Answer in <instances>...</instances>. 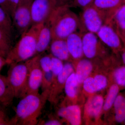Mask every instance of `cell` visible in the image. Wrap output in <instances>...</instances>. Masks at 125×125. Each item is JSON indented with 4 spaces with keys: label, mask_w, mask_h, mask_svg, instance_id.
I'll return each instance as SVG.
<instances>
[{
    "label": "cell",
    "mask_w": 125,
    "mask_h": 125,
    "mask_svg": "<svg viewBox=\"0 0 125 125\" xmlns=\"http://www.w3.org/2000/svg\"><path fill=\"white\" fill-rule=\"evenodd\" d=\"M107 79L103 75H97L93 78L94 88L96 92L105 89L107 86Z\"/></svg>",
    "instance_id": "4316f807"
},
{
    "label": "cell",
    "mask_w": 125,
    "mask_h": 125,
    "mask_svg": "<svg viewBox=\"0 0 125 125\" xmlns=\"http://www.w3.org/2000/svg\"><path fill=\"white\" fill-rule=\"evenodd\" d=\"M12 39L0 30V56L5 58L11 48Z\"/></svg>",
    "instance_id": "7402d4cb"
},
{
    "label": "cell",
    "mask_w": 125,
    "mask_h": 125,
    "mask_svg": "<svg viewBox=\"0 0 125 125\" xmlns=\"http://www.w3.org/2000/svg\"><path fill=\"white\" fill-rule=\"evenodd\" d=\"M64 65V64L62 61L52 56L51 71L53 78L52 84L62 70Z\"/></svg>",
    "instance_id": "d4e9b609"
},
{
    "label": "cell",
    "mask_w": 125,
    "mask_h": 125,
    "mask_svg": "<svg viewBox=\"0 0 125 125\" xmlns=\"http://www.w3.org/2000/svg\"><path fill=\"white\" fill-rule=\"evenodd\" d=\"M32 2H19L12 17L14 29L21 36L32 25L31 7Z\"/></svg>",
    "instance_id": "52a82bcc"
},
{
    "label": "cell",
    "mask_w": 125,
    "mask_h": 125,
    "mask_svg": "<svg viewBox=\"0 0 125 125\" xmlns=\"http://www.w3.org/2000/svg\"><path fill=\"white\" fill-rule=\"evenodd\" d=\"M114 80L119 87H125V66L117 68L113 73Z\"/></svg>",
    "instance_id": "484cf974"
},
{
    "label": "cell",
    "mask_w": 125,
    "mask_h": 125,
    "mask_svg": "<svg viewBox=\"0 0 125 125\" xmlns=\"http://www.w3.org/2000/svg\"><path fill=\"white\" fill-rule=\"evenodd\" d=\"M41 125H62L61 122L58 120L51 119L43 122Z\"/></svg>",
    "instance_id": "836d02e7"
},
{
    "label": "cell",
    "mask_w": 125,
    "mask_h": 125,
    "mask_svg": "<svg viewBox=\"0 0 125 125\" xmlns=\"http://www.w3.org/2000/svg\"><path fill=\"white\" fill-rule=\"evenodd\" d=\"M13 92L6 76L0 74V104L5 106L11 104L14 98Z\"/></svg>",
    "instance_id": "2e32d148"
},
{
    "label": "cell",
    "mask_w": 125,
    "mask_h": 125,
    "mask_svg": "<svg viewBox=\"0 0 125 125\" xmlns=\"http://www.w3.org/2000/svg\"><path fill=\"white\" fill-rule=\"evenodd\" d=\"M59 3L58 0H33L31 7L32 25L45 22Z\"/></svg>",
    "instance_id": "8992f818"
},
{
    "label": "cell",
    "mask_w": 125,
    "mask_h": 125,
    "mask_svg": "<svg viewBox=\"0 0 125 125\" xmlns=\"http://www.w3.org/2000/svg\"><path fill=\"white\" fill-rule=\"evenodd\" d=\"M96 34L103 42L111 48H117L120 45L118 35L108 25H103Z\"/></svg>",
    "instance_id": "8fae6325"
},
{
    "label": "cell",
    "mask_w": 125,
    "mask_h": 125,
    "mask_svg": "<svg viewBox=\"0 0 125 125\" xmlns=\"http://www.w3.org/2000/svg\"><path fill=\"white\" fill-rule=\"evenodd\" d=\"M93 69L92 62L88 59H82L78 62L75 73L79 84L83 83L85 79L89 77Z\"/></svg>",
    "instance_id": "e0dca14e"
},
{
    "label": "cell",
    "mask_w": 125,
    "mask_h": 125,
    "mask_svg": "<svg viewBox=\"0 0 125 125\" xmlns=\"http://www.w3.org/2000/svg\"><path fill=\"white\" fill-rule=\"evenodd\" d=\"M120 1L121 0H94L92 5L100 12L116 7Z\"/></svg>",
    "instance_id": "603a6c76"
},
{
    "label": "cell",
    "mask_w": 125,
    "mask_h": 125,
    "mask_svg": "<svg viewBox=\"0 0 125 125\" xmlns=\"http://www.w3.org/2000/svg\"><path fill=\"white\" fill-rule=\"evenodd\" d=\"M94 0H74V4L80 7L85 8L93 5Z\"/></svg>",
    "instance_id": "1f68e13d"
},
{
    "label": "cell",
    "mask_w": 125,
    "mask_h": 125,
    "mask_svg": "<svg viewBox=\"0 0 125 125\" xmlns=\"http://www.w3.org/2000/svg\"><path fill=\"white\" fill-rule=\"evenodd\" d=\"M123 123H124V124L125 125V120H124V122H123Z\"/></svg>",
    "instance_id": "f35d334b"
},
{
    "label": "cell",
    "mask_w": 125,
    "mask_h": 125,
    "mask_svg": "<svg viewBox=\"0 0 125 125\" xmlns=\"http://www.w3.org/2000/svg\"><path fill=\"white\" fill-rule=\"evenodd\" d=\"M11 18L0 7V30L12 39L14 28Z\"/></svg>",
    "instance_id": "ac0fdd59"
},
{
    "label": "cell",
    "mask_w": 125,
    "mask_h": 125,
    "mask_svg": "<svg viewBox=\"0 0 125 125\" xmlns=\"http://www.w3.org/2000/svg\"><path fill=\"white\" fill-rule=\"evenodd\" d=\"M1 108H0V109H1Z\"/></svg>",
    "instance_id": "ab89813d"
},
{
    "label": "cell",
    "mask_w": 125,
    "mask_h": 125,
    "mask_svg": "<svg viewBox=\"0 0 125 125\" xmlns=\"http://www.w3.org/2000/svg\"><path fill=\"white\" fill-rule=\"evenodd\" d=\"M52 23V39H66L75 32L78 27V18L66 5L57 6L50 16Z\"/></svg>",
    "instance_id": "3957f363"
},
{
    "label": "cell",
    "mask_w": 125,
    "mask_h": 125,
    "mask_svg": "<svg viewBox=\"0 0 125 125\" xmlns=\"http://www.w3.org/2000/svg\"><path fill=\"white\" fill-rule=\"evenodd\" d=\"M116 18L121 28L125 30V5L120 8L117 11Z\"/></svg>",
    "instance_id": "f546056e"
},
{
    "label": "cell",
    "mask_w": 125,
    "mask_h": 125,
    "mask_svg": "<svg viewBox=\"0 0 125 125\" xmlns=\"http://www.w3.org/2000/svg\"><path fill=\"white\" fill-rule=\"evenodd\" d=\"M83 83L84 89L87 93L93 94L96 93L94 88L93 77L89 76L84 80Z\"/></svg>",
    "instance_id": "4dcf8cb0"
},
{
    "label": "cell",
    "mask_w": 125,
    "mask_h": 125,
    "mask_svg": "<svg viewBox=\"0 0 125 125\" xmlns=\"http://www.w3.org/2000/svg\"><path fill=\"white\" fill-rule=\"evenodd\" d=\"M33 0H20L19 2H32Z\"/></svg>",
    "instance_id": "d590c367"
},
{
    "label": "cell",
    "mask_w": 125,
    "mask_h": 125,
    "mask_svg": "<svg viewBox=\"0 0 125 125\" xmlns=\"http://www.w3.org/2000/svg\"><path fill=\"white\" fill-rule=\"evenodd\" d=\"M50 89L41 94H31L21 98L16 108L15 114L10 120V125H35L47 101Z\"/></svg>",
    "instance_id": "6da1fadb"
},
{
    "label": "cell",
    "mask_w": 125,
    "mask_h": 125,
    "mask_svg": "<svg viewBox=\"0 0 125 125\" xmlns=\"http://www.w3.org/2000/svg\"><path fill=\"white\" fill-rule=\"evenodd\" d=\"M19 2L20 0H0V7L12 18Z\"/></svg>",
    "instance_id": "cb8c5ba5"
},
{
    "label": "cell",
    "mask_w": 125,
    "mask_h": 125,
    "mask_svg": "<svg viewBox=\"0 0 125 125\" xmlns=\"http://www.w3.org/2000/svg\"><path fill=\"white\" fill-rule=\"evenodd\" d=\"M67 0H58V2H59V3H60V2H65V1H67Z\"/></svg>",
    "instance_id": "74e56055"
},
{
    "label": "cell",
    "mask_w": 125,
    "mask_h": 125,
    "mask_svg": "<svg viewBox=\"0 0 125 125\" xmlns=\"http://www.w3.org/2000/svg\"><path fill=\"white\" fill-rule=\"evenodd\" d=\"M10 120L4 111L0 109V125H10Z\"/></svg>",
    "instance_id": "d6a6232c"
},
{
    "label": "cell",
    "mask_w": 125,
    "mask_h": 125,
    "mask_svg": "<svg viewBox=\"0 0 125 125\" xmlns=\"http://www.w3.org/2000/svg\"><path fill=\"white\" fill-rule=\"evenodd\" d=\"M96 34L88 32L82 37L83 54L88 59L94 58L97 53L98 40Z\"/></svg>",
    "instance_id": "7c38bea8"
},
{
    "label": "cell",
    "mask_w": 125,
    "mask_h": 125,
    "mask_svg": "<svg viewBox=\"0 0 125 125\" xmlns=\"http://www.w3.org/2000/svg\"><path fill=\"white\" fill-rule=\"evenodd\" d=\"M52 57L51 54L40 56L39 63L43 72L52 71Z\"/></svg>",
    "instance_id": "83f0119b"
},
{
    "label": "cell",
    "mask_w": 125,
    "mask_h": 125,
    "mask_svg": "<svg viewBox=\"0 0 125 125\" xmlns=\"http://www.w3.org/2000/svg\"><path fill=\"white\" fill-rule=\"evenodd\" d=\"M122 61H123V62L125 64V52L122 54Z\"/></svg>",
    "instance_id": "8d00e7d4"
},
{
    "label": "cell",
    "mask_w": 125,
    "mask_h": 125,
    "mask_svg": "<svg viewBox=\"0 0 125 125\" xmlns=\"http://www.w3.org/2000/svg\"><path fill=\"white\" fill-rule=\"evenodd\" d=\"M52 71L48 72H42V91L47 89H50L52 83Z\"/></svg>",
    "instance_id": "f1b7e54d"
},
{
    "label": "cell",
    "mask_w": 125,
    "mask_h": 125,
    "mask_svg": "<svg viewBox=\"0 0 125 125\" xmlns=\"http://www.w3.org/2000/svg\"><path fill=\"white\" fill-rule=\"evenodd\" d=\"M6 64L5 58L0 56V71L5 65Z\"/></svg>",
    "instance_id": "e575fe53"
},
{
    "label": "cell",
    "mask_w": 125,
    "mask_h": 125,
    "mask_svg": "<svg viewBox=\"0 0 125 125\" xmlns=\"http://www.w3.org/2000/svg\"><path fill=\"white\" fill-rule=\"evenodd\" d=\"M103 98L101 95H95L89 99L85 107L86 115L91 118L98 117L104 104Z\"/></svg>",
    "instance_id": "9a60e30c"
},
{
    "label": "cell",
    "mask_w": 125,
    "mask_h": 125,
    "mask_svg": "<svg viewBox=\"0 0 125 125\" xmlns=\"http://www.w3.org/2000/svg\"><path fill=\"white\" fill-rule=\"evenodd\" d=\"M113 106L116 121L118 123H123L125 119V96L118 94Z\"/></svg>",
    "instance_id": "ffe728a7"
},
{
    "label": "cell",
    "mask_w": 125,
    "mask_h": 125,
    "mask_svg": "<svg viewBox=\"0 0 125 125\" xmlns=\"http://www.w3.org/2000/svg\"><path fill=\"white\" fill-rule=\"evenodd\" d=\"M83 19L88 32L97 34L103 25L102 14L93 5L85 8L83 13Z\"/></svg>",
    "instance_id": "ba28073f"
},
{
    "label": "cell",
    "mask_w": 125,
    "mask_h": 125,
    "mask_svg": "<svg viewBox=\"0 0 125 125\" xmlns=\"http://www.w3.org/2000/svg\"><path fill=\"white\" fill-rule=\"evenodd\" d=\"M41 55L34 56L27 61L28 65V74L24 96L28 94L39 93L42 78V72L39 63Z\"/></svg>",
    "instance_id": "5b68a950"
},
{
    "label": "cell",
    "mask_w": 125,
    "mask_h": 125,
    "mask_svg": "<svg viewBox=\"0 0 125 125\" xmlns=\"http://www.w3.org/2000/svg\"><path fill=\"white\" fill-rule=\"evenodd\" d=\"M44 23L32 25L21 35L5 58L6 64L26 61L35 55L39 35Z\"/></svg>",
    "instance_id": "7a4b0ae2"
},
{
    "label": "cell",
    "mask_w": 125,
    "mask_h": 125,
    "mask_svg": "<svg viewBox=\"0 0 125 125\" xmlns=\"http://www.w3.org/2000/svg\"><path fill=\"white\" fill-rule=\"evenodd\" d=\"M120 91V87L116 84H113L109 88L106 98L104 104V110L108 111L113 106Z\"/></svg>",
    "instance_id": "44dd1931"
},
{
    "label": "cell",
    "mask_w": 125,
    "mask_h": 125,
    "mask_svg": "<svg viewBox=\"0 0 125 125\" xmlns=\"http://www.w3.org/2000/svg\"><path fill=\"white\" fill-rule=\"evenodd\" d=\"M28 74L27 61L10 65L6 76L15 98H21L24 96Z\"/></svg>",
    "instance_id": "277c9868"
},
{
    "label": "cell",
    "mask_w": 125,
    "mask_h": 125,
    "mask_svg": "<svg viewBox=\"0 0 125 125\" xmlns=\"http://www.w3.org/2000/svg\"><path fill=\"white\" fill-rule=\"evenodd\" d=\"M57 114L71 125H79L81 124V111L78 105H70L62 107L58 110Z\"/></svg>",
    "instance_id": "30bf717a"
},
{
    "label": "cell",
    "mask_w": 125,
    "mask_h": 125,
    "mask_svg": "<svg viewBox=\"0 0 125 125\" xmlns=\"http://www.w3.org/2000/svg\"><path fill=\"white\" fill-rule=\"evenodd\" d=\"M79 84L76 74L73 72L67 78L64 88L66 97L70 100H73L76 97Z\"/></svg>",
    "instance_id": "d6986e66"
},
{
    "label": "cell",
    "mask_w": 125,
    "mask_h": 125,
    "mask_svg": "<svg viewBox=\"0 0 125 125\" xmlns=\"http://www.w3.org/2000/svg\"><path fill=\"white\" fill-rule=\"evenodd\" d=\"M70 57L79 59L83 55L82 38L76 32L70 34L66 39Z\"/></svg>",
    "instance_id": "4fadbf2b"
},
{
    "label": "cell",
    "mask_w": 125,
    "mask_h": 125,
    "mask_svg": "<svg viewBox=\"0 0 125 125\" xmlns=\"http://www.w3.org/2000/svg\"><path fill=\"white\" fill-rule=\"evenodd\" d=\"M49 47L52 56L62 61L68 60L70 57L66 39H53Z\"/></svg>",
    "instance_id": "5bb4252c"
},
{
    "label": "cell",
    "mask_w": 125,
    "mask_h": 125,
    "mask_svg": "<svg viewBox=\"0 0 125 125\" xmlns=\"http://www.w3.org/2000/svg\"><path fill=\"white\" fill-rule=\"evenodd\" d=\"M52 28L51 20L49 17L44 22L39 33L35 55L42 54L49 47L52 40Z\"/></svg>",
    "instance_id": "9c48e42d"
}]
</instances>
